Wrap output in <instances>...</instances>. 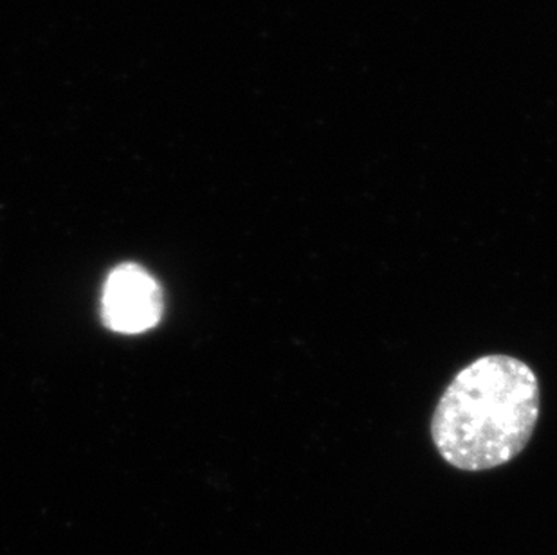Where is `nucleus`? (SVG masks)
I'll list each match as a JSON object with an SVG mask.
<instances>
[{
    "mask_svg": "<svg viewBox=\"0 0 557 555\" xmlns=\"http://www.w3.org/2000/svg\"><path fill=\"white\" fill-rule=\"evenodd\" d=\"M536 373L518 357L482 356L453 378L432 417L442 460L460 471L507 466L531 442L540 419Z\"/></svg>",
    "mask_w": 557,
    "mask_h": 555,
    "instance_id": "f257e3e1",
    "label": "nucleus"
},
{
    "mask_svg": "<svg viewBox=\"0 0 557 555\" xmlns=\"http://www.w3.org/2000/svg\"><path fill=\"white\" fill-rule=\"evenodd\" d=\"M163 291L158 280L137 263L117 266L103 285L101 318L111 331L141 334L163 316Z\"/></svg>",
    "mask_w": 557,
    "mask_h": 555,
    "instance_id": "f03ea898",
    "label": "nucleus"
}]
</instances>
